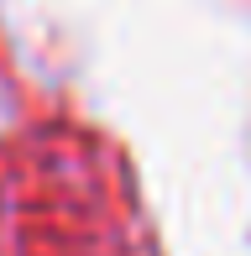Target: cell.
Returning a JSON list of instances; mask_svg holds the SVG:
<instances>
[{
    "label": "cell",
    "instance_id": "cell-1",
    "mask_svg": "<svg viewBox=\"0 0 251 256\" xmlns=\"http://www.w3.org/2000/svg\"><path fill=\"white\" fill-rule=\"evenodd\" d=\"M0 256H136L116 188L74 142L0 152Z\"/></svg>",
    "mask_w": 251,
    "mask_h": 256
}]
</instances>
